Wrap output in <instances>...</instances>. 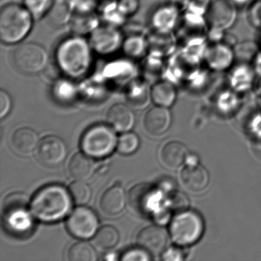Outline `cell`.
I'll return each mask as SVG.
<instances>
[{"mask_svg":"<svg viewBox=\"0 0 261 261\" xmlns=\"http://www.w3.org/2000/svg\"><path fill=\"white\" fill-rule=\"evenodd\" d=\"M180 10L171 3L163 4L155 9L150 17L154 31L170 33L178 25Z\"/></svg>","mask_w":261,"mask_h":261,"instance_id":"obj_15","label":"cell"},{"mask_svg":"<svg viewBox=\"0 0 261 261\" xmlns=\"http://www.w3.org/2000/svg\"><path fill=\"white\" fill-rule=\"evenodd\" d=\"M259 47H260V49H261V33H260V36H259Z\"/></svg>","mask_w":261,"mask_h":261,"instance_id":"obj_48","label":"cell"},{"mask_svg":"<svg viewBox=\"0 0 261 261\" xmlns=\"http://www.w3.org/2000/svg\"><path fill=\"white\" fill-rule=\"evenodd\" d=\"M69 191L59 185H49L38 191L30 208L37 219L44 222H56L67 216L72 207Z\"/></svg>","mask_w":261,"mask_h":261,"instance_id":"obj_2","label":"cell"},{"mask_svg":"<svg viewBox=\"0 0 261 261\" xmlns=\"http://www.w3.org/2000/svg\"><path fill=\"white\" fill-rule=\"evenodd\" d=\"M204 221L198 212L184 210L178 212L171 222L169 233L179 246H189L199 241L204 232Z\"/></svg>","mask_w":261,"mask_h":261,"instance_id":"obj_5","label":"cell"},{"mask_svg":"<svg viewBox=\"0 0 261 261\" xmlns=\"http://www.w3.org/2000/svg\"><path fill=\"white\" fill-rule=\"evenodd\" d=\"M12 108V100L8 93L0 91V117L4 118L8 115Z\"/></svg>","mask_w":261,"mask_h":261,"instance_id":"obj_41","label":"cell"},{"mask_svg":"<svg viewBox=\"0 0 261 261\" xmlns=\"http://www.w3.org/2000/svg\"><path fill=\"white\" fill-rule=\"evenodd\" d=\"M140 144V138L138 136L128 131L119 137L117 149L120 153L130 155L138 149Z\"/></svg>","mask_w":261,"mask_h":261,"instance_id":"obj_34","label":"cell"},{"mask_svg":"<svg viewBox=\"0 0 261 261\" xmlns=\"http://www.w3.org/2000/svg\"><path fill=\"white\" fill-rule=\"evenodd\" d=\"M122 49L128 59H141L149 51L148 39L143 35H131L124 38Z\"/></svg>","mask_w":261,"mask_h":261,"instance_id":"obj_29","label":"cell"},{"mask_svg":"<svg viewBox=\"0 0 261 261\" xmlns=\"http://www.w3.org/2000/svg\"><path fill=\"white\" fill-rule=\"evenodd\" d=\"M117 4L120 11L126 16H132L137 13L140 7L139 0H118Z\"/></svg>","mask_w":261,"mask_h":261,"instance_id":"obj_40","label":"cell"},{"mask_svg":"<svg viewBox=\"0 0 261 261\" xmlns=\"http://www.w3.org/2000/svg\"><path fill=\"white\" fill-rule=\"evenodd\" d=\"M108 123L119 132H128L135 123V115L129 107L117 103L111 107L107 115Z\"/></svg>","mask_w":261,"mask_h":261,"instance_id":"obj_18","label":"cell"},{"mask_svg":"<svg viewBox=\"0 0 261 261\" xmlns=\"http://www.w3.org/2000/svg\"><path fill=\"white\" fill-rule=\"evenodd\" d=\"M126 100L133 108L144 109L152 100L150 89L144 82H134L129 85L126 93Z\"/></svg>","mask_w":261,"mask_h":261,"instance_id":"obj_27","label":"cell"},{"mask_svg":"<svg viewBox=\"0 0 261 261\" xmlns=\"http://www.w3.org/2000/svg\"><path fill=\"white\" fill-rule=\"evenodd\" d=\"M248 19L253 27L261 30V0H253L250 4Z\"/></svg>","mask_w":261,"mask_h":261,"instance_id":"obj_38","label":"cell"},{"mask_svg":"<svg viewBox=\"0 0 261 261\" xmlns=\"http://www.w3.org/2000/svg\"><path fill=\"white\" fill-rule=\"evenodd\" d=\"M137 243L151 254H162L167 248L169 233L160 226H149L139 233Z\"/></svg>","mask_w":261,"mask_h":261,"instance_id":"obj_14","label":"cell"},{"mask_svg":"<svg viewBox=\"0 0 261 261\" xmlns=\"http://www.w3.org/2000/svg\"><path fill=\"white\" fill-rule=\"evenodd\" d=\"M256 77L253 65L239 62L230 68V81L233 87L246 88L250 86Z\"/></svg>","mask_w":261,"mask_h":261,"instance_id":"obj_26","label":"cell"},{"mask_svg":"<svg viewBox=\"0 0 261 261\" xmlns=\"http://www.w3.org/2000/svg\"><path fill=\"white\" fill-rule=\"evenodd\" d=\"M118 139L113 127L96 124L87 129L82 136V151L92 158H103L111 155L117 148Z\"/></svg>","mask_w":261,"mask_h":261,"instance_id":"obj_6","label":"cell"},{"mask_svg":"<svg viewBox=\"0 0 261 261\" xmlns=\"http://www.w3.org/2000/svg\"><path fill=\"white\" fill-rule=\"evenodd\" d=\"M151 253L147 250H145L143 247H140L137 248H131L126 250V252L122 254L120 259L121 260L130 261V260H140L146 261L152 259Z\"/></svg>","mask_w":261,"mask_h":261,"instance_id":"obj_37","label":"cell"},{"mask_svg":"<svg viewBox=\"0 0 261 261\" xmlns=\"http://www.w3.org/2000/svg\"><path fill=\"white\" fill-rule=\"evenodd\" d=\"M160 159L169 169H178L188 159L187 149L180 142H169L162 148Z\"/></svg>","mask_w":261,"mask_h":261,"instance_id":"obj_22","label":"cell"},{"mask_svg":"<svg viewBox=\"0 0 261 261\" xmlns=\"http://www.w3.org/2000/svg\"><path fill=\"white\" fill-rule=\"evenodd\" d=\"M35 19L25 6L10 3L0 10V40L5 45H16L31 33Z\"/></svg>","mask_w":261,"mask_h":261,"instance_id":"obj_3","label":"cell"},{"mask_svg":"<svg viewBox=\"0 0 261 261\" xmlns=\"http://www.w3.org/2000/svg\"><path fill=\"white\" fill-rule=\"evenodd\" d=\"M91 158L85 152L73 155L68 165V171L74 179L86 181L92 176L95 165Z\"/></svg>","mask_w":261,"mask_h":261,"instance_id":"obj_23","label":"cell"},{"mask_svg":"<svg viewBox=\"0 0 261 261\" xmlns=\"http://www.w3.org/2000/svg\"><path fill=\"white\" fill-rule=\"evenodd\" d=\"M39 144V136L31 128H19L12 136V147L16 152L22 155L31 153L37 149Z\"/></svg>","mask_w":261,"mask_h":261,"instance_id":"obj_20","label":"cell"},{"mask_svg":"<svg viewBox=\"0 0 261 261\" xmlns=\"http://www.w3.org/2000/svg\"><path fill=\"white\" fill-rule=\"evenodd\" d=\"M161 195L160 192L146 183L134 186L129 191L128 201L131 208L137 213L152 215L158 212L160 207Z\"/></svg>","mask_w":261,"mask_h":261,"instance_id":"obj_10","label":"cell"},{"mask_svg":"<svg viewBox=\"0 0 261 261\" xmlns=\"http://www.w3.org/2000/svg\"><path fill=\"white\" fill-rule=\"evenodd\" d=\"M237 17V7L231 0L212 1L205 15L207 30L225 32Z\"/></svg>","mask_w":261,"mask_h":261,"instance_id":"obj_11","label":"cell"},{"mask_svg":"<svg viewBox=\"0 0 261 261\" xmlns=\"http://www.w3.org/2000/svg\"><path fill=\"white\" fill-rule=\"evenodd\" d=\"M123 38L118 28L113 25H99L91 35L89 42L94 53L102 56L114 55L123 46Z\"/></svg>","mask_w":261,"mask_h":261,"instance_id":"obj_8","label":"cell"},{"mask_svg":"<svg viewBox=\"0 0 261 261\" xmlns=\"http://www.w3.org/2000/svg\"><path fill=\"white\" fill-rule=\"evenodd\" d=\"M188 204H189V201L187 197L181 192H175L169 200V206L173 210L178 211V212L186 210Z\"/></svg>","mask_w":261,"mask_h":261,"instance_id":"obj_39","label":"cell"},{"mask_svg":"<svg viewBox=\"0 0 261 261\" xmlns=\"http://www.w3.org/2000/svg\"><path fill=\"white\" fill-rule=\"evenodd\" d=\"M105 259H108V260H114V259H117V256L114 253H108V255H106V257Z\"/></svg>","mask_w":261,"mask_h":261,"instance_id":"obj_47","label":"cell"},{"mask_svg":"<svg viewBox=\"0 0 261 261\" xmlns=\"http://www.w3.org/2000/svg\"><path fill=\"white\" fill-rule=\"evenodd\" d=\"M94 53L89 41L73 34L58 44L55 51L56 67L65 77L82 79L92 69Z\"/></svg>","mask_w":261,"mask_h":261,"instance_id":"obj_1","label":"cell"},{"mask_svg":"<svg viewBox=\"0 0 261 261\" xmlns=\"http://www.w3.org/2000/svg\"><path fill=\"white\" fill-rule=\"evenodd\" d=\"M212 2V0H191L189 7L186 10V14L195 17L205 18Z\"/></svg>","mask_w":261,"mask_h":261,"instance_id":"obj_36","label":"cell"},{"mask_svg":"<svg viewBox=\"0 0 261 261\" xmlns=\"http://www.w3.org/2000/svg\"><path fill=\"white\" fill-rule=\"evenodd\" d=\"M191 0H170L171 4L175 6L180 11L187 10L190 4Z\"/></svg>","mask_w":261,"mask_h":261,"instance_id":"obj_43","label":"cell"},{"mask_svg":"<svg viewBox=\"0 0 261 261\" xmlns=\"http://www.w3.org/2000/svg\"><path fill=\"white\" fill-rule=\"evenodd\" d=\"M150 92L152 101L158 106L169 108L176 100L175 87L168 81H159L154 83Z\"/></svg>","mask_w":261,"mask_h":261,"instance_id":"obj_25","label":"cell"},{"mask_svg":"<svg viewBox=\"0 0 261 261\" xmlns=\"http://www.w3.org/2000/svg\"><path fill=\"white\" fill-rule=\"evenodd\" d=\"M74 12L72 0H54L45 18L51 27L59 28L69 23Z\"/></svg>","mask_w":261,"mask_h":261,"instance_id":"obj_21","label":"cell"},{"mask_svg":"<svg viewBox=\"0 0 261 261\" xmlns=\"http://www.w3.org/2000/svg\"><path fill=\"white\" fill-rule=\"evenodd\" d=\"M28 196L22 192H13L6 197L3 204L4 222L8 230L17 234L30 231L33 217L29 211Z\"/></svg>","mask_w":261,"mask_h":261,"instance_id":"obj_4","label":"cell"},{"mask_svg":"<svg viewBox=\"0 0 261 261\" xmlns=\"http://www.w3.org/2000/svg\"><path fill=\"white\" fill-rule=\"evenodd\" d=\"M69 192L73 201L77 205H85L91 199V190L90 186L85 181L76 180L69 186Z\"/></svg>","mask_w":261,"mask_h":261,"instance_id":"obj_33","label":"cell"},{"mask_svg":"<svg viewBox=\"0 0 261 261\" xmlns=\"http://www.w3.org/2000/svg\"><path fill=\"white\" fill-rule=\"evenodd\" d=\"M99 220L94 211L85 206L76 207L67 221V228L71 235L80 239L94 238L98 230Z\"/></svg>","mask_w":261,"mask_h":261,"instance_id":"obj_9","label":"cell"},{"mask_svg":"<svg viewBox=\"0 0 261 261\" xmlns=\"http://www.w3.org/2000/svg\"><path fill=\"white\" fill-rule=\"evenodd\" d=\"M53 97L61 103L72 102L77 97V88L72 79L62 77L56 79L51 88Z\"/></svg>","mask_w":261,"mask_h":261,"instance_id":"obj_28","label":"cell"},{"mask_svg":"<svg viewBox=\"0 0 261 261\" xmlns=\"http://www.w3.org/2000/svg\"><path fill=\"white\" fill-rule=\"evenodd\" d=\"M38 157L43 164L55 166L65 161L68 149L65 142L56 136H48L39 142Z\"/></svg>","mask_w":261,"mask_h":261,"instance_id":"obj_13","label":"cell"},{"mask_svg":"<svg viewBox=\"0 0 261 261\" xmlns=\"http://www.w3.org/2000/svg\"><path fill=\"white\" fill-rule=\"evenodd\" d=\"M68 258L70 261H95L97 256L91 244L82 241L71 246L68 250Z\"/></svg>","mask_w":261,"mask_h":261,"instance_id":"obj_31","label":"cell"},{"mask_svg":"<svg viewBox=\"0 0 261 261\" xmlns=\"http://www.w3.org/2000/svg\"><path fill=\"white\" fill-rule=\"evenodd\" d=\"M203 60L212 71L230 70L235 60L234 48L222 42L211 43L206 48Z\"/></svg>","mask_w":261,"mask_h":261,"instance_id":"obj_12","label":"cell"},{"mask_svg":"<svg viewBox=\"0 0 261 261\" xmlns=\"http://www.w3.org/2000/svg\"><path fill=\"white\" fill-rule=\"evenodd\" d=\"M54 0H24L23 5L35 19H41L48 14Z\"/></svg>","mask_w":261,"mask_h":261,"instance_id":"obj_35","label":"cell"},{"mask_svg":"<svg viewBox=\"0 0 261 261\" xmlns=\"http://www.w3.org/2000/svg\"><path fill=\"white\" fill-rule=\"evenodd\" d=\"M13 62L16 69L23 74H39L48 65V53L39 44H22L13 51Z\"/></svg>","mask_w":261,"mask_h":261,"instance_id":"obj_7","label":"cell"},{"mask_svg":"<svg viewBox=\"0 0 261 261\" xmlns=\"http://www.w3.org/2000/svg\"><path fill=\"white\" fill-rule=\"evenodd\" d=\"M253 148L256 155L261 157V137H258V138L253 142Z\"/></svg>","mask_w":261,"mask_h":261,"instance_id":"obj_45","label":"cell"},{"mask_svg":"<svg viewBox=\"0 0 261 261\" xmlns=\"http://www.w3.org/2000/svg\"><path fill=\"white\" fill-rule=\"evenodd\" d=\"M120 240V235L115 227L112 226H103L98 229L94 236V246L100 250H108L114 248Z\"/></svg>","mask_w":261,"mask_h":261,"instance_id":"obj_30","label":"cell"},{"mask_svg":"<svg viewBox=\"0 0 261 261\" xmlns=\"http://www.w3.org/2000/svg\"><path fill=\"white\" fill-rule=\"evenodd\" d=\"M260 47L259 44L256 45L253 42H242L238 43L234 47L235 59L239 62H245V63H253L257 55L260 51Z\"/></svg>","mask_w":261,"mask_h":261,"instance_id":"obj_32","label":"cell"},{"mask_svg":"<svg viewBox=\"0 0 261 261\" xmlns=\"http://www.w3.org/2000/svg\"><path fill=\"white\" fill-rule=\"evenodd\" d=\"M232 2L234 4L236 7H244V6L248 5V4H251L253 0H231Z\"/></svg>","mask_w":261,"mask_h":261,"instance_id":"obj_46","label":"cell"},{"mask_svg":"<svg viewBox=\"0 0 261 261\" xmlns=\"http://www.w3.org/2000/svg\"><path fill=\"white\" fill-rule=\"evenodd\" d=\"M74 35H91L99 27L98 16L92 12L74 11L69 23Z\"/></svg>","mask_w":261,"mask_h":261,"instance_id":"obj_24","label":"cell"},{"mask_svg":"<svg viewBox=\"0 0 261 261\" xmlns=\"http://www.w3.org/2000/svg\"><path fill=\"white\" fill-rule=\"evenodd\" d=\"M171 122L172 117L168 108L157 105L146 113L144 126L146 131L152 135H163L169 129Z\"/></svg>","mask_w":261,"mask_h":261,"instance_id":"obj_16","label":"cell"},{"mask_svg":"<svg viewBox=\"0 0 261 261\" xmlns=\"http://www.w3.org/2000/svg\"><path fill=\"white\" fill-rule=\"evenodd\" d=\"M180 179L188 190L193 192L204 190L209 183V175L203 166L189 164L181 170Z\"/></svg>","mask_w":261,"mask_h":261,"instance_id":"obj_17","label":"cell"},{"mask_svg":"<svg viewBox=\"0 0 261 261\" xmlns=\"http://www.w3.org/2000/svg\"><path fill=\"white\" fill-rule=\"evenodd\" d=\"M126 197L124 189L120 186L108 189L100 198V207L106 215L113 216L120 213L126 205Z\"/></svg>","mask_w":261,"mask_h":261,"instance_id":"obj_19","label":"cell"},{"mask_svg":"<svg viewBox=\"0 0 261 261\" xmlns=\"http://www.w3.org/2000/svg\"><path fill=\"white\" fill-rule=\"evenodd\" d=\"M253 67L256 77L261 79V51L253 61Z\"/></svg>","mask_w":261,"mask_h":261,"instance_id":"obj_44","label":"cell"},{"mask_svg":"<svg viewBox=\"0 0 261 261\" xmlns=\"http://www.w3.org/2000/svg\"><path fill=\"white\" fill-rule=\"evenodd\" d=\"M162 259L163 260H181L183 259L182 253L177 248H166L162 253Z\"/></svg>","mask_w":261,"mask_h":261,"instance_id":"obj_42","label":"cell"}]
</instances>
